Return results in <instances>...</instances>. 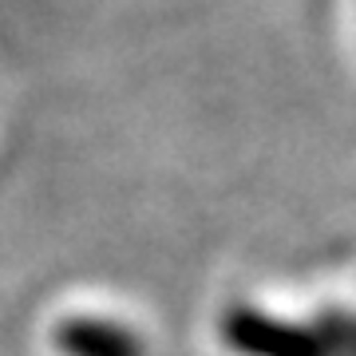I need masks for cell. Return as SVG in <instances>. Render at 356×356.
I'll use <instances>...</instances> for the list:
<instances>
[{
	"instance_id": "1",
	"label": "cell",
	"mask_w": 356,
	"mask_h": 356,
	"mask_svg": "<svg viewBox=\"0 0 356 356\" xmlns=\"http://www.w3.org/2000/svg\"><path fill=\"white\" fill-rule=\"evenodd\" d=\"M222 341L238 356H356V321L332 313L317 325H289L257 309H229Z\"/></svg>"
},
{
	"instance_id": "2",
	"label": "cell",
	"mask_w": 356,
	"mask_h": 356,
	"mask_svg": "<svg viewBox=\"0 0 356 356\" xmlns=\"http://www.w3.org/2000/svg\"><path fill=\"white\" fill-rule=\"evenodd\" d=\"M60 356H147V341L111 317H64L51 329Z\"/></svg>"
}]
</instances>
